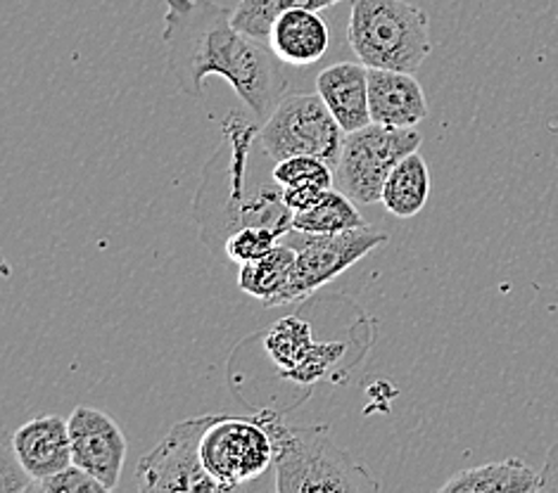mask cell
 <instances>
[{"instance_id":"6da1fadb","label":"cell","mask_w":558,"mask_h":493,"mask_svg":"<svg viewBox=\"0 0 558 493\" xmlns=\"http://www.w3.org/2000/svg\"><path fill=\"white\" fill-rule=\"evenodd\" d=\"M167 70L183 96L203 98L207 76H221L257 122H267L288 90L286 64L269 44L233 24L217 0H167Z\"/></svg>"},{"instance_id":"7a4b0ae2","label":"cell","mask_w":558,"mask_h":493,"mask_svg":"<svg viewBox=\"0 0 558 493\" xmlns=\"http://www.w3.org/2000/svg\"><path fill=\"white\" fill-rule=\"evenodd\" d=\"M217 155L203 171L193 199V219L203 243L223 249V243L243 229H271L283 237L292 233V211L274 178V159L259 143V126L231 114L223 119Z\"/></svg>"},{"instance_id":"3957f363","label":"cell","mask_w":558,"mask_h":493,"mask_svg":"<svg viewBox=\"0 0 558 493\" xmlns=\"http://www.w3.org/2000/svg\"><path fill=\"white\" fill-rule=\"evenodd\" d=\"M255 420L271 436L278 493L380 491L378 479L336 444L326 424L295 428L271 408H262Z\"/></svg>"},{"instance_id":"277c9868","label":"cell","mask_w":558,"mask_h":493,"mask_svg":"<svg viewBox=\"0 0 558 493\" xmlns=\"http://www.w3.org/2000/svg\"><path fill=\"white\" fill-rule=\"evenodd\" d=\"M348 44L368 70L416 74L433 52L430 20L409 0H352Z\"/></svg>"},{"instance_id":"5b68a950","label":"cell","mask_w":558,"mask_h":493,"mask_svg":"<svg viewBox=\"0 0 558 493\" xmlns=\"http://www.w3.org/2000/svg\"><path fill=\"white\" fill-rule=\"evenodd\" d=\"M259 143L274 162L310 155L336 169L344 131L318 93H286L267 122H262Z\"/></svg>"},{"instance_id":"8992f818","label":"cell","mask_w":558,"mask_h":493,"mask_svg":"<svg viewBox=\"0 0 558 493\" xmlns=\"http://www.w3.org/2000/svg\"><path fill=\"white\" fill-rule=\"evenodd\" d=\"M423 136L416 128H392L368 124L344 133L342 152L336 164V188L356 205H376L392 169L411 152H418Z\"/></svg>"},{"instance_id":"52a82bcc","label":"cell","mask_w":558,"mask_h":493,"mask_svg":"<svg viewBox=\"0 0 558 493\" xmlns=\"http://www.w3.org/2000/svg\"><path fill=\"white\" fill-rule=\"evenodd\" d=\"M295 243H288L298 249L295 266L288 285L283 287L269 306H286L307 299L312 292L333 283L338 275L350 271L356 261H362L371 251L388 245V235L376 231L374 225L364 229L344 231L336 235H312V233H295Z\"/></svg>"},{"instance_id":"ba28073f","label":"cell","mask_w":558,"mask_h":493,"mask_svg":"<svg viewBox=\"0 0 558 493\" xmlns=\"http://www.w3.org/2000/svg\"><path fill=\"white\" fill-rule=\"evenodd\" d=\"M201 458L207 474L223 491H233L252 479H259L271 468L274 444L255 416H215L203 434Z\"/></svg>"},{"instance_id":"9c48e42d","label":"cell","mask_w":558,"mask_h":493,"mask_svg":"<svg viewBox=\"0 0 558 493\" xmlns=\"http://www.w3.org/2000/svg\"><path fill=\"white\" fill-rule=\"evenodd\" d=\"M215 416H201L177 422L169 434L138 463L141 491H203L223 493L205 470L201 458L203 434Z\"/></svg>"},{"instance_id":"30bf717a","label":"cell","mask_w":558,"mask_h":493,"mask_svg":"<svg viewBox=\"0 0 558 493\" xmlns=\"http://www.w3.org/2000/svg\"><path fill=\"white\" fill-rule=\"evenodd\" d=\"M72 460L114 491L126 463V436L108 412L90 406H76L70 416Z\"/></svg>"},{"instance_id":"8fae6325","label":"cell","mask_w":558,"mask_h":493,"mask_svg":"<svg viewBox=\"0 0 558 493\" xmlns=\"http://www.w3.org/2000/svg\"><path fill=\"white\" fill-rule=\"evenodd\" d=\"M12 451L32 479H46L74 465L70 420L38 416L26 420L10 436Z\"/></svg>"},{"instance_id":"7c38bea8","label":"cell","mask_w":558,"mask_h":493,"mask_svg":"<svg viewBox=\"0 0 558 493\" xmlns=\"http://www.w3.org/2000/svg\"><path fill=\"white\" fill-rule=\"evenodd\" d=\"M368 110L374 124L414 128L428 119V100L414 74L368 70Z\"/></svg>"},{"instance_id":"4fadbf2b","label":"cell","mask_w":558,"mask_h":493,"mask_svg":"<svg viewBox=\"0 0 558 493\" xmlns=\"http://www.w3.org/2000/svg\"><path fill=\"white\" fill-rule=\"evenodd\" d=\"M316 93L344 133H354L371 122L368 66L362 62H336L316 76Z\"/></svg>"},{"instance_id":"5bb4252c","label":"cell","mask_w":558,"mask_h":493,"mask_svg":"<svg viewBox=\"0 0 558 493\" xmlns=\"http://www.w3.org/2000/svg\"><path fill=\"white\" fill-rule=\"evenodd\" d=\"M269 48L286 66H310L326 56L330 32L314 10H288L278 15L267 36Z\"/></svg>"},{"instance_id":"9a60e30c","label":"cell","mask_w":558,"mask_h":493,"mask_svg":"<svg viewBox=\"0 0 558 493\" xmlns=\"http://www.w3.org/2000/svg\"><path fill=\"white\" fill-rule=\"evenodd\" d=\"M542 489L539 472L523 460L509 458L501 463L461 470L442 484L445 493H535Z\"/></svg>"},{"instance_id":"2e32d148","label":"cell","mask_w":558,"mask_h":493,"mask_svg":"<svg viewBox=\"0 0 558 493\" xmlns=\"http://www.w3.org/2000/svg\"><path fill=\"white\" fill-rule=\"evenodd\" d=\"M428 197H430L428 164H425V159L418 152H411L392 169L388 181H385L380 202L397 219H414L421 214L423 207L428 205Z\"/></svg>"},{"instance_id":"e0dca14e","label":"cell","mask_w":558,"mask_h":493,"mask_svg":"<svg viewBox=\"0 0 558 493\" xmlns=\"http://www.w3.org/2000/svg\"><path fill=\"white\" fill-rule=\"evenodd\" d=\"M350 354H352L350 342L316 340L310 349L302 354L300 361L290 370L281 372L278 380L304 386V390H310V386L326 380L342 382V378L348 375V370L356 363V361H350Z\"/></svg>"},{"instance_id":"ac0fdd59","label":"cell","mask_w":558,"mask_h":493,"mask_svg":"<svg viewBox=\"0 0 558 493\" xmlns=\"http://www.w3.org/2000/svg\"><path fill=\"white\" fill-rule=\"evenodd\" d=\"M295 247L288 243H278L269 255L241 266V271H238V287H241L245 295L264 301V306H269L288 285L292 266H295Z\"/></svg>"},{"instance_id":"d6986e66","label":"cell","mask_w":558,"mask_h":493,"mask_svg":"<svg viewBox=\"0 0 558 493\" xmlns=\"http://www.w3.org/2000/svg\"><path fill=\"white\" fill-rule=\"evenodd\" d=\"M366 219L356 209L352 197L344 195L338 188H330L322 202L316 207L292 214V231L295 233H312V235H336L344 231L364 229Z\"/></svg>"},{"instance_id":"ffe728a7","label":"cell","mask_w":558,"mask_h":493,"mask_svg":"<svg viewBox=\"0 0 558 493\" xmlns=\"http://www.w3.org/2000/svg\"><path fill=\"white\" fill-rule=\"evenodd\" d=\"M262 340L264 356L269 358L276 375H281V372L295 366L302 354L316 342L314 328L307 318H304V313H292L281 318V321H276L269 330L262 332Z\"/></svg>"},{"instance_id":"44dd1931","label":"cell","mask_w":558,"mask_h":493,"mask_svg":"<svg viewBox=\"0 0 558 493\" xmlns=\"http://www.w3.org/2000/svg\"><path fill=\"white\" fill-rule=\"evenodd\" d=\"M340 0H241L233 10L235 29L267 44L271 24L278 15L288 10H314L322 12L326 8L338 5Z\"/></svg>"},{"instance_id":"7402d4cb","label":"cell","mask_w":558,"mask_h":493,"mask_svg":"<svg viewBox=\"0 0 558 493\" xmlns=\"http://www.w3.org/2000/svg\"><path fill=\"white\" fill-rule=\"evenodd\" d=\"M274 178L281 188H336V169L318 157L298 155L276 162Z\"/></svg>"},{"instance_id":"603a6c76","label":"cell","mask_w":558,"mask_h":493,"mask_svg":"<svg viewBox=\"0 0 558 493\" xmlns=\"http://www.w3.org/2000/svg\"><path fill=\"white\" fill-rule=\"evenodd\" d=\"M283 235L271 229H243L233 233L223 243V255L229 261L243 266L247 261H255L281 243Z\"/></svg>"},{"instance_id":"cb8c5ba5","label":"cell","mask_w":558,"mask_h":493,"mask_svg":"<svg viewBox=\"0 0 558 493\" xmlns=\"http://www.w3.org/2000/svg\"><path fill=\"white\" fill-rule=\"evenodd\" d=\"M29 493H108V489L78 465H70L58 474L34 479Z\"/></svg>"},{"instance_id":"d4e9b609","label":"cell","mask_w":558,"mask_h":493,"mask_svg":"<svg viewBox=\"0 0 558 493\" xmlns=\"http://www.w3.org/2000/svg\"><path fill=\"white\" fill-rule=\"evenodd\" d=\"M0 479H3L0 493H29L34 484V479L26 474V470L22 468L15 456V451H12L10 436L5 439V446H3V470H0Z\"/></svg>"},{"instance_id":"484cf974","label":"cell","mask_w":558,"mask_h":493,"mask_svg":"<svg viewBox=\"0 0 558 493\" xmlns=\"http://www.w3.org/2000/svg\"><path fill=\"white\" fill-rule=\"evenodd\" d=\"M281 190H283V202L292 214H300V211L316 207L328 193L324 188H281Z\"/></svg>"},{"instance_id":"4316f807","label":"cell","mask_w":558,"mask_h":493,"mask_svg":"<svg viewBox=\"0 0 558 493\" xmlns=\"http://www.w3.org/2000/svg\"><path fill=\"white\" fill-rule=\"evenodd\" d=\"M542 489L544 493H556L558 491V442L549 448V456L544 460V468L539 470Z\"/></svg>"}]
</instances>
